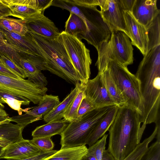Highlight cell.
<instances>
[{
	"instance_id": "cell-40",
	"label": "cell",
	"mask_w": 160,
	"mask_h": 160,
	"mask_svg": "<svg viewBox=\"0 0 160 160\" xmlns=\"http://www.w3.org/2000/svg\"><path fill=\"white\" fill-rule=\"evenodd\" d=\"M0 73L17 78H21L16 73L7 68L3 63L0 62Z\"/></svg>"
},
{
	"instance_id": "cell-26",
	"label": "cell",
	"mask_w": 160,
	"mask_h": 160,
	"mask_svg": "<svg viewBox=\"0 0 160 160\" xmlns=\"http://www.w3.org/2000/svg\"><path fill=\"white\" fill-rule=\"evenodd\" d=\"M20 67L23 69L28 79L37 84L46 87L48 84L46 78L33 64L21 58Z\"/></svg>"
},
{
	"instance_id": "cell-15",
	"label": "cell",
	"mask_w": 160,
	"mask_h": 160,
	"mask_svg": "<svg viewBox=\"0 0 160 160\" xmlns=\"http://www.w3.org/2000/svg\"><path fill=\"white\" fill-rule=\"evenodd\" d=\"M41 152L30 140L23 139L1 149L0 159H23L37 155Z\"/></svg>"
},
{
	"instance_id": "cell-8",
	"label": "cell",
	"mask_w": 160,
	"mask_h": 160,
	"mask_svg": "<svg viewBox=\"0 0 160 160\" xmlns=\"http://www.w3.org/2000/svg\"><path fill=\"white\" fill-rule=\"evenodd\" d=\"M0 90L24 97L38 104L48 88L30 80L17 78L0 73Z\"/></svg>"
},
{
	"instance_id": "cell-10",
	"label": "cell",
	"mask_w": 160,
	"mask_h": 160,
	"mask_svg": "<svg viewBox=\"0 0 160 160\" xmlns=\"http://www.w3.org/2000/svg\"><path fill=\"white\" fill-rule=\"evenodd\" d=\"M60 102L58 96L46 94L38 105L28 108L25 113L9 117L10 122H15L24 128L28 124L41 120Z\"/></svg>"
},
{
	"instance_id": "cell-16",
	"label": "cell",
	"mask_w": 160,
	"mask_h": 160,
	"mask_svg": "<svg viewBox=\"0 0 160 160\" xmlns=\"http://www.w3.org/2000/svg\"><path fill=\"white\" fill-rule=\"evenodd\" d=\"M25 20L28 31L42 37L54 39L58 38L60 34L54 22L43 13Z\"/></svg>"
},
{
	"instance_id": "cell-44",
	"label": "cell",
	"mask_w": 160,
	"mask_h": 160,
	"mask_svg": "<svg viewBox=\"0 0 160 160\" xmlns=\"http://www.w3.org/2000/svg\"><path fill=\"white\" fill-rule=\"evenodd\" d=\"M9 144H10L7 141L0 138V148L1 149L5 148Z\"/></svg>"
},
{
	"instance_id": "cell-42",
	"label": "cell",
	"mask_w": 160,
	"mask_h": 160,
	"mask_svg": "<svg viewBox=\"0 0 160 160\" xmlns=\"http://www.w3.org/2000/svg\"><path fill=\"white\" fill-rule=\"evenodd\" d=\"M102 160H115V159L107 150L105 149L103 152Z\"/></svg>"
},
{
	"instance_id": "cell-18",
	"label": "cell",
	"mask_w": 160,
	"mask_h": 160,
	"mask_svg": "<svg viewBox=\"0 0 160 160\" xmlns=\"http://www.w3.org/2000/svg\"><path fill=\"white\" fill-rule=\"evenodd\" d=\"M83 84L78 83L68 95L50 112L43 117L45 122L48 123L58 121L63 116Z\"/></svg>"
},
{
	"instance_id": "cell-25",
	"label": "cell",
	"mask_w": 160,
	"mask_h": 160,
	"mask_svg": "<svg viewBox=\"0 0 160 160\" xmlns=\"http://www.w3.org/2000/svg\"><path fill=\"white\" fill-rule=\"evenodd\" d=\"M30 101L27 98L19 96L0 90V102L7 104L11 108L18 111V115L22 114L28 108L23 109L21 105H28Z\"/></svg>"
},
{
	"instance_id": "cell-47",
	"label": "cell",
	"mask_w": 160,
	"mask_h": 160,
	"mask_svg": "<svg viewBox=\"0 0 160 160\" xmlns=\"http://www.w3.org/2000/svg\"><path fill=\"white\" fill-rule=\"evenodd\" d=\"M0 62H3L2 61V60L0 58Z\"/></svg>"
},
{
	"instance_id": "cell-46",
	"label": "cell",
	"mask_w": 160,
	"mask_h": 160,
	"mask_svg": "<svg viewBox=\"0 0 160 160\" xmlns=\"http://www.w3.org/2000/svg\"><path fill=\"white\" fill-rule=\"evenodd\" d=\"M4 108V105L0 102V110H3Z\"/></svg>"
},
{
	"instance_id": "cell-39",
	"label": "cell",
	"mask_w": 160,
	"mask_h": 160,
	"mask_svg": "<svg viewBox=\"0 0 160 160\" xmlns=\"http://www.w3.org/2000/svg\"><path fill=\"white\" fill-rule=\"evenodd\" d=\"M9 16H13L11 10L2 0H0V18Z\"/></svg>"
},
{
	"instance_id": "cell-12",
	"label": "cell",
	"mask_w": 160,
	"mask_h": 160,
	"mask_svg": "<svg viewBox=\"0 0 160 160\" xmlns=\"http://www.w3.org/2000/svg\"><path fill=\"white\" fill-rule=\"evenodd\" d=\"M100 7L102 18L111 30L122 31L128 36L124 11L119 0H102Z\"/></svg>"
},
{
	"instance_id": "cell-31",
	"label": "cell",
	"mask_w": 160,
	"mask_h": 160,
	"mask_svg": "<svg viewBox=\"0 0 160 160\" xmlns=\"http://www.w3.org/2000/svg\"><path fill=\"white\" fill-rule=\"evenodd\" d=\"M0 52L6 55L20 67L21 57L9 45L0 31Z\"/></svg>"
},
{
	"instance_id": "cell-19",
	"label": "cell",
	"mask_w": 160,
	"mask_h": 160,
	"mask_svg": "<svg viewBox=\"0 0 160 160\" xmlns=\"http://www.w3.org/2000/svg\"><path fill=\"white\" fill-rule=\"evenodd\" d=\"M118 107L113 106L96 125L88 138L86 144L89 147L94 144L108 130L117 114Z\"/></svg>"
},
{
	"instance_id": "cell-1",
	"label": "cell",
	"mask_w": 160,
	"mask_h": 160,
	"mask_svg": "<svg viewBox=\"0 0 160 160\" xmlns=\"http://www.w3.org/2000/svg\"><path fill=\"white\" fill-rule=\"evenodd\" d=\"M139 115L126 105L118 107L109 131L107 150L115 160H123L140 143L146 124L141 127Z\"/></svg>"
},
{
	"instance_id": "cell-20",
	"label": "cell",
	"mask_w": 160,
	"mask_h": 160,
	"mask_svg": "<svg viewBox=\"0 0 160 160\" xmlns=\"http://www.w3.org/2000/svg\"><path fill=\"white\" fill-rule=\"evenodd\" d=\"M65 28L64 31L66 33L77 38L80 35L79 39L83 38L87 40L88 34L87 25L83 19L78 15L70 12Z\"/></svg>"
},
{
	"instance_id": "cell-17",
	"label": "cell",
	"mask_w": 160,
	"mask_h": 160,
	"mask_svg": "<svg viewBox=\"0 0 160 160\" xmlns=\"http://www.w3.org/2000/svg\"><path fill=\"white\" fill-rule=\"evenodd\" d=\"M157 0H135L131 13L140 23L147 26L160 11Z\"/></svg>"
},
{
	"instance_id": "cell-3",
	"label": "cell",
	"mask_w": 160,
	"mask_h": 160,
	"mask_svg": "<svg viewBox=\"0 0 160 160\" xmlns=\"http://www.w3.org/2000/svg\"><path fill=\"white\" fill-rule=\"evenodd\" d=\"M28 32L45 60V70L75 86L80 82L79 76L58 37L50 39Z\"/></svg>"
},
{
	"instance_id": "cell-48",
	"label": "cell",
	"mask_w": 160,
	"mask_h": 160,
	"mask_svg": "<svg viewBox=\"0 0 160 160\" xmlns=\"http://www.w3.org/2000/svg\"><path fill=\"white\" fill-rule=\"evenodd\" d=\"M4 110V109H3ZM0 110V112H1V111H2V110Z\"/></svg>"
},
{
	"instance_id": "cell-23",
	"label": "cell",
	"mask_w": 160,
	"mask_h": 160,
	"mask_svg": "<svg viewBox=\"0 0 160 160\" xmlns=\"http://www.w3.org/2000/svg\"><path fill=\"white\" fill-rule=\"evenodd\" d=\"M86 145L60 149L45 160H81L88 153Z\"/></svg>"
},
{
	"instance_id": "cell-43",
	"label": "cell",
	"mask_w": 160,
	"mask_h": 160,
	"mask_svg": "<svg viewBox=\"0 0 160 160\" xmlns=\"http://www.w3.org/2000/svg\"><path fill=\"white\" fill-rule=\"evenodd\" d=\"M9 118L8 114L4 110L0 112V123L7 120Z\"/></svg>"
},
{
	"instance_id": "cell-36",
	"label": "cell",
	"mask_w": 160,
	"mask_h": 160,
	"mask_svg": "<svg viewBox=\"0 0 160 160\" xmlns=\"http://www.w3.org/2000/svg\"><path fill=\"white\" fill-rule=\"evenodd\" d=\"M97 108L87 98L82 100L78 108L76 122L80 120L86 113Z\"/></svg>"
},
{
	"instance_id": "cell-30",
	"label": "cell",
	"mask_w": 160,
	"mask_h": 160,
	"mask_svg": "<svg viewBox=\"0 0 160 160\" xmlns=\"http://www.w3.org/2000/svg\"><path fill=\"white\" fill-rule=\"evenodd\" d=\"M85 84H84L65 114L63 118L68 123L76 122L78 108L82 99L86 97Z\"/></svg>"
},
{
	"instance_id": "cell-27",
	"label": "cell",
	"mask_w": 160,
	"mask_h": 160,
	"mask_svg": "<svg viewBox=\"0 0 160 160\" xmlns=\"http://www.w3.org/2000/svg\"><path fill=\"white\" fill-rule=\"evenodd\" d=\"M0 26L9 32L21 35H25L28 31L26 21L20 19L8 17L0 18Z\"/></svg>"
},
{
	"instance_id": "cell-38",
	"label": "cell",
	"mask_w": 160,
	"mask_h": 160,
	"mask_svg": "<svg viewBox=\"0 0 160 160\" xmlns=\"http://www.w3.org/2000/svg\"><path fill=\"white\" fill-rule=\"evenodd\" d=\"M52 150L48 152H41L38 154L26 159L22 160L8 159L7 160H45L57 151Z\"/></svg>"
},
{
	"instance_id": "cell-9",
	"label": "cell",
	"mask_w": 160,
	"mask_h": 160,
	"mask_svg": "<svg viewBox=\"0 0 160 160\" xmlns=\"http://www.w3.org/2000/svg\"><path fill=\"white\" fill-rule=\"evenodd\" d=\"M0 31L9 45L21 58L32 63L44 59L28 31L25 35H21L9 32L0 26Z\"/></svg>"
},
{
	"instance_id": "cell-37",
	"label": "cell",
	"mask_w": 160,
	"mask_h": 160,
	"mask_svg": "<svg viewBox=\"0 0 160 160\" xmlns=\"http://www.w3.org/2000/svg\"><path fill=\"white\" fill-rule=\"evenodd\" d=\"M74 4L80 7H87L100 6L102 0H70Z\"/></svg>"
},
{
	"instance_id": "cell-35",
	"label": "cell",
	"mask_w": 160,
	"mask_h": 160,
	"mask_svg": "<svg viewBox=\"0 0 160 160\" xmlns=\"http://www.w3.org/2000/svg\"><path fill=\"white\" fill-rule=\"evenodd\" d=\"M0 58L4 64L8 68L17 74L21 78H27L23 69L18 66L16 63L5 55L0 52Z\"/></svg>"
},
{
	"instance_id": "cell-11",
	"label": "cell",
	"mask_w": 160,
	"mask_h": 160,
	"mask_svg": "<svg viewBox=\"0 0 160 160\" xmlns=\"http://www.w3.org/2000/svg\"><path fill=\"white\" fill-rule=\"evenodd\" d=\"M10 9L13 17L25 20L41 13L51 6L52 0H2Z\"/></svg>"
},
{
	"instance_id": "cell-29",
	"label": "cell",
	"mask_w": 160,
	"mask_h": 160,
	"mask_svg": "<svg viewBox=\"0 0 160 160\" xmlns=\"http://www.w3.org/2000/svg\"><path fill=\"white\" fill-rule=\"evenodd\" d=\"M155 128L148 137L140 143L134 150L123 160H140L146 151L149 143L156 136L158 130L160 129V122L155 123Z\"/></svg>"
},
{
	"instance_id": "cell-32",
	"label": "cell",
	"mask_w": 160,
	"mask_h": 160,
	"mask_svg": "<svg viewBox=\"0 0 160 160\" xmlns=\"http://www.w3.org/2000/svg\"><path fill=\"white\" fill-rule=\"evenodd\" d=\"M108 134H105L102 138L88 148L87 154L93 156L96 160H102L103 151L105 149Z\"/></svg>"
},
{
	"instance_id": "cell-33",
	"label": "cell",
	"mask_w": 160,
	"mask_h": 160,
	"mask_svg": "<svg viewBox=\"0 0 160 160\" xmlns=\"http://www.w3.org/2000/svg\"><path fill=\"white\" fill-rule=\"evenodd\" d=\"M30 140L41 152L52 150L54 147V143L51 139V137L33 138Z\"/></svg>"
},
{
	"instance_id": "cell-21",
	"label": "cell",
	"mask_w": 160,
	"mask_h": 160,
	"mask_svg": "<svg viewBox=\"0 0 160 160\" xmlns=\"http://www.w3.org/2000/svg\"><path fill=\"white\" fill-rule=\"evenodd\" d=\"M69 123L64 119L47 123L37 127L32 133L33 138L52 137L60 135Z\"/></svg>"
},
{
	"instance_id": "cell-7",
	"label": "cell",
	"mask_w": 160,
	"mask_h": 160,
	"mask_svg": "<svg viewBox=\"0 0 160 160\" xmlns=\"http://www.w3.org/2000/svg\"><path fill=\"white\" fill-rule=\"evenodd\" d=\"M58 38L63 44L75 69L80 78V83L85 84L90 76L92 60L90 51L77 37L63 31Z\"/></svg>"
},
{
	"instance_id": "cell-34",
	"label": "cell",
	"mask_w": 160,
	"mask_h": 160,
	"mask_svg": "<svg viewBox=\"0 0 160 160\" xmlns=\"http://www.w3.org/2000/svg\"><path fill=\"white\" fill-rule=\"evenodd\" d=\"M140 160H160V141L156 140L148 147Z\"/></svg>"
},
{
	"instance_id": "cell-6",
	"label": "cell",
	"mask_w": 160,
	"mask_h": 160,
	"mask_svg": "<svg viewBox=\"0 0 160 160\" xmlns=\"http://www.w3.org/2000/svg\"><path fill=\"white\" fill-rule=\"evenodd\" d=\"M113 106L96 108L78 121L69 123L60 134L61 148L85 145L94 127Z\"/></svg>"
},
{
	"instance_id": "cell-2",
	"label": "cell",
	"mask_w": 160,
	"mask_h": 160,
	"mask_svg": "<svg viewBox=\"0 0 160 160\" xmlns=\"http://www.w3.org/2000/svg\"><path fill=\"white\" fill-rule=\"evenodd\" d=\"M144 56L135 75L140 83L144 108L141 123L146 125L160 119V45Z\"/></svg>"
},
{
	"instance_id": "cell-41",
	"label": "cell",
	"mask_w": 160,
	"mask_h": 160,
	"mask_svg": "<svg viewBox=\"0 0 160 160\" xmlns=\"http://www.w3.org/2000/svg\"><path fill=\"white\" fill-rule=\"evenodd\" d=\"M135 0H119L121 6L124 11L131 12Z\"/></svg>"
},
{
	"instance_id": "cell-14",
	"label": "cell",
	"mask_w": 160,
	"mask_h": 160,
	"mask_svg": "<svg viewBox=\"0 0 160 160\" xmlns=\"http://www.w3.org/2000/svg\"><path fill=\"white\" fill-rule=\"evenodd\" d=\"M128 37L132 45L135 46L144 56L147 52L149 40L146 28L139 22L131 12L124 11Z\"/></svg>"
},
{
	"instance_id": "cell-4",
	"label": "cell",
	"mask_w": 160,
	"mask_h": 160,
	"mask_svg": "<svg viewBox=\"0 0 160 160\" xmlns=\"http://www.w3.org/2000/svg\"><path fill=\"white\" fill-rule=\"evenodd\" d=\"M97 50L98 57L95 65L102 74L110 60L127 67L133 62V48L131 41L123 32L112 31L110 37L102 42Z\"/></svg>"
},
{
	"instance_id": "cell-28",
	"label": "cell",
	"mask_w": 160,
	"mask_h": 160,
	"mask_svg": "<svg viewBox=\"0 0 160 160\" xmlns=\"http://www.w3.org/2000/svg\"><path fill=\"white\" fill-rule=\"evenodd\" d=\"M160 16L159 13L145 27L149 40L148 52L153 47L160 45Z\"/></svg>"
},
{
	"instance_id": "cell-24",
	"label": "cell",
	"mask_w": 160,
	"mask_h": 160,
	"mask_svg": "<svg viewBox=\"0 0 160 160\" xmlns=\"http://www.w3.org/2000/svg\"><path fill=\"white\" fill-rule=\"evenodd\" d=\"M103 82L111 97L118 107L126 105V101L114 82L108 69L102 74Z\"/></svg>"
},
{
	"instance_id": "cell-13",
	"label": "cell",
	"mask_w": 160,
	"mask_h": 160,
	"mask_svg": "<svg viewBox=\"0 0 160 160\" xmlns=\"http://www.w3.org/2000/svg\"><path fill=\"white\" fill-rule=\"evenodd\" d=\"M85 91L86 97L96 108L116 105L107 91L102 74L98 73L95 78L88 80Z\"/></svg>"
},
{
	"instance_id": "cell-22",
	"label": "cell",
	"mask_w": 160,
	"mask_h": 160,
	"mask_svg": "<svg viewBox=\"0 0 160 160\" xmlns=\"http://www.w3.org/2000/svg\"><path fill=\"white\" fill-rule=\"evenodd\" d=\"M10 122L9 118L7 120L0 123V138L10 144L23 139L22 132L24 129L19 125Z\"/></svg>"
},
{
	"instance_id": "cell-5",
	"label": "cell",
	"mask_w": 160,
	"mask_h": 160,
	"mask_svg": "<svg viewBox=\"0 0 160 160\" xmlns=\"http://www.w3.org/2000/svg\"><path fill=\"white\" fill-rule=\"evenodd\" d=\"M106 68L125 99L126 105L137 112L141 123L144 108L139 80L127 67L112 60L108 61Z\"/></svg>"
},
{
	"instance_id": "cell-45",
	"label": "cell",
	"mask_w": 160,
	"mask_h": 160,
	"mask_svg": "<svg viewBox=\"0 0 160 160\" xmlns=\"http://www.w3.org/2000/svg\"><path fill=\"white\" fill-rule=\"evenodd\" d=\"M81 160H96L95 158L92 155L87 154L85 155Z\"/></svg>"
}]
</instances>
